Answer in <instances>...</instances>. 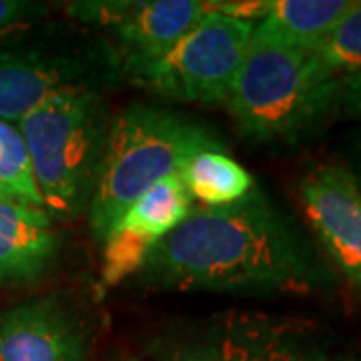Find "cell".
<instances>
[{"mask_svg":"<svg viewBox=\"0 0 361 361\" xmlns=\"http://www.w3.org/2000/svg\"><path fill=\"white\" fill-rule=\"evenodd\" d=\"M137 281L159 291L310 295L327 273L293 221L255 187L241 201L191 215L151 251Z\"/></svg>","mask_w":361,"mask_h":361,"instance_id":"1","label":"cell"},{"mask_svg":"<svg viewBox=\"0 0 361 361\" xmlns=\"http://www.w3.org/2000/svg\"><path fill=\"white\" fill-rule=\"evenodd\" d=\"M339 85L313 52L255 28L225 106L245 141L291 147L322 129L339 104Z\"/></svg>","mask_w":361,"mask_h":361,"instance_id":"2","label":"cell"},{"mask_svg":"<svg viewBox=\"0 0 361 361\" xmlns=\"http://www.w3.org/2000/svg\"><path fill=\"white\" fill-rule=\"evenodd\" d=\"M111 121L104 90L75 89L52 94L16 123L42 209L52 221L87 215Z\"/></svg>","mask_w":361,"mask_h":361,"instance_id":"3","label":"cell"},{"mask_svg":"<svg viewBox=\"0 0 361 361\" xmlns=\"http://www.w3.org/2000/svg\"><path fill=\"white\" fill-rule=\"evenodd\" d=\"M221 141L187 116L155 104L133 103L111 121L101 175L87 217L97 241L118 215L157 183L177 175L189 157Z\"/></svg>","mask_w":361,"mask_h":361,"instance_id":"4","label":"cell"},{"mask_svg":"<svg viewBox=\"0 0 361 361\" xmlns=\"http://www.w3.org/2000/svg\"><path fill=\"white\" fill-rule=\"evenodd\" d=\"M115 49L89 28L37 25L0 39V118L18 123L63 90L113 87Z\"/></svg>","mask_w":361,"mask_h":361,"instance_id":"5","label":"cell"},{"mask_svg":"<svg viewBox=\"0 0 361 361\" xmlns=\"http://www.w3.org/2000/svg\"><path fill=\"white\" fill-rule=\"evenodd\" d=\"M310 325L261 311H223L169 327L149 343L155 361H310Z\"/></svg>","mask_w":361,"mask_h":361,"instance_id":"6","label":"cell"},{"mask_svg":"<svg viewBox=\"0 0 361 361\" xmlns=\"http://www.w3.org/2000/svg\"><path fill=\"white\" fill-rule=\"evenodd\" d=\"M255 25L211 11L137 85L173 103L227 104Z\"/></svg>","mask_w":361,"mask_h":361,"instance_id":"7","label":"cell"},{"mask_svg":"<svg viewBox=\"0 0 361 361\" xmlns=\"http://www.w3.org/2000/svg\"><path fill=\"white\" fill-rule=\"evenodd\" d=\"M201 0H87L66 4V14L89 30H101L115 49L121 73L139 78L163 61L207 13Z\"/></svg>","mask_w":361,"mask_h":361,"instance_id":"8","label":"cell"},{"mask_svg":"<svg viewBox=\"0 0 361 361\" xmlns=\"http://www.w3.org/2000/svg\"><path fill=\"white\" fill-rule=\"evenodd\" d=\"M92 329L68 293H49L0 311V361H87Z\"/></svg>","mask_w":361,"mask_h":361,"instance_id":"9","label":"cell"},{"mask_svg":"<svg viewBox=\"0 0 361 361\" xmlns=\"http://www.w3.org/2000/svg\"><path fill=\"white\" fill-rule=\"evenodd\" d=\"M193 211L179 173L157 183L135 203L127 207L103 237L101 285L116 287L137 277L151 251Z\"/></svg>","mask_w":361,"mask_h":361,"instance_id":"10","label":"cell"},{"mask_svg":"<svg viewBox=\"0 0 361 361\" xmlns=\"http://www.w3.org/2000/svg\"><path fill=\"white\" fill-rule=\"evenodd\" d=\"M299 203L315 237L361 295V189L343 165H317L299 183Z\"/></svg>","mask_w":361,"mask_h":361,"instance_id":"11","label":"cell"},{"mask_svg":"<svg viewBox=\"0 0 361 361\" xmlns=\"http://www.w3.org/2000/svg\"><path fill=\"white\" fill-rule=\"evenodd\" d=\"M59 253L61 237L51 215L0 195V287L37 285L56 265Z\"/></svg>","mask_w":361,"mask_h":361,"instance_id":"12","label":"cell"},{"mask_svg":"<svg viewBox=\"0 0 361 361\" xmlns=\"http://www.w3.org/2000/svg\"><path fill=\"white\" fill-rule=\"evenodd\" d=\"M179 177L191 199L207 209L233 205L257 187L253 175L225 153L223 145L193 153L180 167Z\"/></svg>","mask_w":361,"mask_h":361,"instance_id":"13","label":"cell"},{"mask_svg":"<svg viewBox=\"0 0 361 361\" xmlns=\"http://www.w3.org/2000/svg\"><path fill=\"white\" fill-rule=\"evenodd\" d=\"M351 4L353 0H269L267 14L255 28L281 42L313 51Z\"/></svg>","mask_w":361,"mask_h":361,"instance_id":"14","label":"cell"},{"mask_svg":"<svg viewBox=\"0 0 361 361\" xmlns=\"http://www.w3.org/2000/svg\"><path fill=\"white\" fill-rule=\"evenodd\" d=\"M322 68L336 78H345L361 71V0L339 18L334 30L313 49Z\"/></svg>","mask_w":361,"mask_h":361,"instance_id":"15","label":"cell"},{"mask_svg":"<svg viewBox=\"0 0 361 361\" xmlns=\"http://www.w3.org/2000/svg\"><path fill=\"white\" fill-rule=\"evenodd\" d=\"M0 195L42 207L25 141L16 125L0 118Z\"/></svg>","mask_w":361,"mask_h":361,"instance_id":"16","label":"cell"},{"mask_svg":"<svg viewBox=\"0 0 361 361\" xmlns=\"http://www.w3.org/2000/svg\"><path fill=\"white\" fill-rule=\"evenodd\" d=\"M49 14V4L30 0H0V39L40 25Z\"/></svg>","mask_w":361,"mask_h":361,"instance_id":"17","label":"cell"},{"mask_svg":"<svg viewBox=\"0 0 361 361\" xmlns=\"http://www.w3.org/2000/svg\"><path fill=\"white\" fill-rule=\"evenodd\" d=\"M339 106L351 116L361 118V71L341 78L339 85Z\"/></svg>","mask_w":361,"mask_h":361,"instance_id":"18","label":"cell"},{"mask_svg":"<svg viewBox=\"0 0 361 361\" xmlns=\"http://www.w3.org/2000/svg\"><path fill=\"white\" fill-rule=\"evenodd\" d=\"M349 171H351V175L355 177L357 187L361 189V137L357 139V142H355L353 151H351V167H349Z\"/></svg>","mask_w":361,"mask_h":361,"instance_id":"19","label":"cell"},{"mask_svg":"<svg viewBox=\"0 0 361 361\" xmlns=\"http://www.w3.org/2000/svg\"><path fill=\"white\" fill-rule=\"evenodd\" d=\"M310 361H360V360H355V357H351V355H327V353H323L322 349H317V351L311 355Z\"/></svg>","mask_w":361,"mask_h":361,"instance_id":"20","label":"cell"},{"mask_svg":"<svg viewBox=\"0 0 361 361\" xmlns=\"http://www.w3.org/2000/svg\"><path fill=\"white\" fill-rule=\"evenodd\" d=\"M121 361H139V360H121Z\"/></svg>","mask_w":361,"mask_h":361,"instance_id":"21","label":"cell"}]
</instances>
